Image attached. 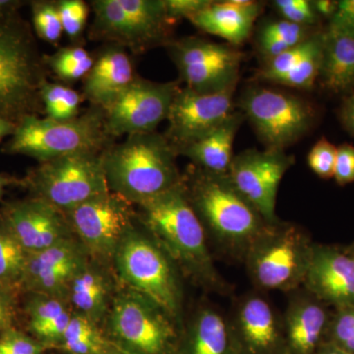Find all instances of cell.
I'll list each match as a JSON object with an SVG mask.
<instances>
[{"instance_id":"obj_5","label":"cell","mask_w":354,"mask_h":354,"mask_svg":"<svg viewBox=\"0 0 354 354\" xmlns=\"http://www.w3.org/2000/svg\"><path fill=\"white\" fill-rule=\"evenodd\" d=\"M102 153H84L39 162L23 180L32 198L64 214L109 192Z\"/></svg>"},{"instance_id":"obj_31","label":"cell","mask_w":354,"mask_h":354,"mask_svg":"<svg viewBox=\"0 0 354 354\" xmlns=\"http://www.w3.org/2000/svg\"><path fill=\"white\" fill-rule=\"evenodd\" d=\"M322 32H316L301 44L266 62L264 66L261 67L259 71L256 73L255 78L258 80L267 81V82L278 83L279 79L283 78L290 70L297 66L298 64L306 57L307 53L313 48L317 41L321 38Z\"/></svg>"},{"instance_id":"obj_24","label":"cell","mask_w":354,"mask_h":354,"mask_svg":"<svg viewBox=\"0 0 354 354\" xmlns=\"http://www.w3.org/2000/svg\"><path fill=\"white\" fill-rule=\"evenodd\" d=\"M242 339L250 354H274L279 335L270 305L261 298H251L239 315Z\"/></svg>"},{"instance_id":"obj_10","label":"cell","mask_w":354,"mask_h":354,"mask_svg":"<svg viewBox=\"0 0 354 354\" xmlns=\"http://www.w3.org/2000/svg\"><path fill=\"white\" fill-rule=\"evenodd\" d=\"M121 278L135 292L148 298L169 315L178 310L179 295L171 266L145 237L128 232L116 249Z\"/></svg>"},{"instance_id":"obj_32","label":"cell","mask_w":354,"mask_h":354,"mask_svg":"<svg viewBox=\"0 0 354 354\" xmlns=\"http://www.w3.org/2000/svg\"><path fill=\"white\" fill-rule=\"evenodd\" d=\"M323 32L321 38L315 46L307 53L306 57L298 64L297 66L290 70L286 75L279 79V85L286 87L304 88L310 90L318 81L322 62Z\"/></svg>"},{"instance_id":"obj_28","label":"cell","mask_w":354,"mask_h":354,"mask_svg":"<svg viewBox=\"0 0 354 354\" xmlns=\"http://www.w3.org/2000/svg\"><path fill=\"white\" fill-rule=\"evenodd\" d=\"M44 62L62 80L71 82L85 78L92 69L95 59L85 48L75 46L62 48L55 55L44 57Z\"/></svg>"},{"instance_id":"obj_36","label":"cell","mask_w":354,"mask_h":354,"mask_svg":"<svg viewBox=\"0 0 354 354\" xmlns=\"http://www.w3.org/2000/svg\"><path fill=\"white\" fill-rule=\"evenodd\" d=\"M330 330L327 344L354 354V306L339 308Z\"/></svg>"},{"instance_id":"obj_20","label":"cell","mask_w":354,"mask_h":354,"mask_svg":"<svg viewBox=\"0 0 354 354\" xmlns=\"http://www.w3.org/2000/svg\"><path fill=\"white\" fill-rule=\"evenodd\" d=\"M262 4L252 0L214 1L189 20L195 27L225 39L230 46H241L250 36L259 17Z\"/></svg>"},{"instance_id":"obj_37","label":"cell","mask_w":354,"mask_h":354,"mask_svg":"<svg viewBox=\"0 0 354 354\" xmlns=\"http://www.w3.org/2000/svg\"><path fill=\"white\" fill-rule=\"evenodd\" d=\"M57 7L64 32L71 39H78L87 22V4L82 0H62L57 2Z\"/></svg>"},{"instance_id":"obj_15","label":"cell","mask_w":354,"mask_h":354,"mask_svg":"<svg viewBox=\"0 0 354 354\" xmlns=\"http://www.w3.org/2000/svg\"><path fill=\"white\" fill-rule=\"evenodd\" d=\"M235 88L236 86L213 94H203L186 87L179 88L169 109V127L164 134L177 155L234 113Z\"/></svg>"},{"instance_id":"obj_16","label":"cell","mask_w":354,"mask_h":354,"mask_svg":"<svg viewBox=\"0 0 354 354\" xmlns=\"http://www.w3.org/2000/svg\"><path fill=\"white\" fill-rule=\"evenodd\" d=\"M2 223L27 254L41 252L67 241L71 230L62 212L32 197L6 205Z\"/></svg>"},{"instance_id":"obj_9","label":"cell","mask_w":354,"mask_h":354,"mask_svg":"<svg viewBox=\"0 0 354 354\" xmlns=\"http://www.w3.org/2000/svg\"><path fill=\"white\" fill-rule=\"evenodd\" d=\"M167 48L186 88L213 94L237 86L244 55L235 46L188 37Z\"/></svg>"},{"instance_id":"obj_45","label":"cell","mask_w":354,"mask_h":354,"mask_svg":"<svg viewBox=\"0 0 354 354\" xmlns=\"http://www.w3.org/2000/svg\"><path fill=\"white\" fill-rule=\"evenodd\" d=\"M330 25L354 31V0H341Z\"/></svg>"},{"instance_id":"obj_30","label":"cell","mask_w":354,"mask_h":354,"mask_svg":"<svg viewBox=\"0 0 354 354\" xmlns=\"http://www.w3.org/2000/svg\"><path fill=\"white\" fill-rule=\"evenodd\" d=\"M27 258L17 241L0 227V286L6 290L19 288Z\"/></svg>"},{"instance_id":"obj_11","label":"cell","mask_w":354,"mask_h":354,"mask_svg":"<svg viewBox=\"0 0 354 354\" xmlns=\"http://www.w3.org/2000/svg\"><path fill=\"white\" fill-rule=\"evenodd\" d=\"M180 86L158 83L137 77L129 87L104 109L106 130L113 139L156 131L167 120Z\"/></svg>"},{"instance_id":"obj_43","label":"cell","mask_w":354,"mask_h":354,"mask_svg":"<svg viewBox=\"0 0 354 354\" xmlns=\"http://www.w3.org/2000/svg\"><path fill=\"white\" fill-rule=\"evenodd\" d=\"M99 335L94 322L79 314V315L71 317L62 342L78 341V339H87V337Z\"/></svg>"},{"instance_id":"obj_23","label":"cell","mask_w":354,"mask_h":354,"mask_svg":"<svg viewBox=\"0 0 354 354\" xmlns=\"http://www.w3.org/2000/svg\"><path fill=\"white\" fill-rule=\"evenodd\" d=\"M244 120L241 111H234L215 129L179 151L178 155L190 158L193 165L206 171L227 174L234 157V139Z\"/></svg>"},{"instance_id":"obj_47","label":"cell","mask_w":354,"mask_h":354,"mask_svg":"<svg viewBox=\"0 0 354 354\" xmlns=\"http://www.w3.org/2000/svg\"><path fill=\"white\" fill-rule=\"evenodd\" d=\"M13 310L10 302L3 293L0 292V335L12 329Z\"/></svg>"},{"instance_id":"obj_35","label":"cell","mask_w":354,"mask_h":354,"mask_svg":"<svg viewBox=\"0 0 354 354\" xmlns=\"http://www.w3.org/2000/svg\"><path fill=\"white\" fill-rule=\"evenodd\" d=\"M314 28L295 24L286 20H270L263 24L258 32L257 41H285L291 46L301 44L315 34Z\"/></svg>"},{"instance_id":"obj_8","label":"cell","mask_w":354,"mask_h":354,"mask_svg":"<svg viewBox=\"0 0 354 354\" xmlns=\"http://www.w3.org/2000/svg\"><path fill=\"white\" fill-rule=\"evenodd\" d=\"M239 106L266 148L285 150L302 138L316 120V111L311 104L274 88H246Z\"/></svg>"},{"instance_id":"obj_12","label":"cell","mask_w":354,"mask_h":354,"mask_svg":"<svg viewBox=\"0 0 354 354\" xmlns=\"http://www.w3.org/2000/svg\"><path fill=\"white\" fill-rule=\"evenodd\" d=\"M295 164V157L283 149H248L232 158L227 174L235 189L253 207L263 220H276L279 183Z\"/></svg>"},{"instance_id":"obj_53","label":"cell","mask_w":354,"mask_h":354,"mask_svg":"<svg viewBox=\"0 0 354 354\" xmlns=\"http://www.w3.org/2000/svg\"><path fill=\"white\" fill-rule=\"evenodd\" d=\"M353 252H354V250H353Z\"/></svg>"},{"instance_id":"obj_14","label":"cell","mask_w":354,"mask_h":354,"mask_svg":"<svg viewBox=\"0 0 354 354\" xmlns=\"http://www.w3.org/2000/svg\"><path fill=\"white\" fill-rule=\"evenodd\" d=\"M64 215L70 228L88 250L97 255L108 256L116 251L129 232L134 211L131 202L109 191Z\"/></svg>"},{"instance_id":"obj_51","label":"cell","mask_w":354,"mask_h":354,"mask_svg":"<svg viewBox=\"0 0 354 354\" xmlns=\"http://www.w3.org/2000/svg\"><path fill=\"white\" fill-rule=\"evenodd\" d=\"M316 354H349L346 351H342V349L335 348L332 344H325L324 346H321L320 348L318 349Z\"/></svg>"},{"instance_id":"obj_33","label":"cell","mask_w":354,"mask_h":354,"mask_svg":"<svg viewBox=\"0 0 354 354\" xmlns=\"http://www.w3.org/2000/svg\"><path fill=\"white\" fill-rule=\"evenodd\" d=\"M27 313L30 330L37 337L51 324L70 314L58 298L39 295L28 304Z\"/></svg>"},{"instance_id":"obj_39","label":"cell","mask_w":354,"mask_h":354,"mask_svg":"<svg viewBox=\"0 0 354 354\" xmlns=\"http://www.w3.org/2000/svg\"><path fill=\"white\" fill-rule=\"evenodd\" d=\"M283 19L305 27L316 28L320 18L313 10L308 0H276L272 2Z\"/></svg>"},{"instance_id":"obj_19","label":"cell","mask_w":354,"mask_h":354,"mask_svg":"<svg viewBox=\"0 0 354 354\" xmlns=\"http://www.w3.org/2000/svg\"><path fill=\"white\" fill-rule=\"evenodd\" d=\"M136 78L131 59L124 48L111 44L95 59L84 78L83 97L92 106L106 109Z\"/></svg>"},{"instance_id":"obj_7","label":"cell","mask_w":354,"mask_h":354,"mask_svg":"<svg viewBox=\"0 0 354 354\" xmlns=\"http://www.w3.org/2000/svg\"><path fill=\"white\" fill-rule=\"evenodd\" d=\"M138 205L146 225L177 260L207 264L204 228L186 195L183 177L174 187Z\"/></svg>"},{"instance_id":"obj_17","label":"cell","mask_w":354,"mask_h":354,"mask_svg":"<svg viewBox=\"0 0 354 354\" xmlns=\"http://www.w3.org/2000/svg\"><path fill=\"white\" fill-rule=\"evenodd\" d=\"M84 266L80 249L67 239L41 252L27 254L19 288L57 298L69 288L72 279Z\"/></svg>"},{"instance_id":"obj_1","label":"cell","mask_w":354,"mask_h":354,"mask_svg":"<svg viewBox=\"0 0 354 354\" xmlns=\"http://www.w3.org/2000/svg\"><path fill=\"white\" fill-rule=\"evenodd\" d=\"M176 150L157 131L127 136L102 153L109 190L128 201L140 203L181 181Z\"/></svg>"},{"instance_id":"obj_52","label":"cell","mask_w":354,"mask_h":354,"mask_svg":"<svg viewBox=\"0 0 354 354\" xmlns=\"http://www.w3.org/2000/svg\"><path fill=\"white\" fill-rule=\"evenodd\" d=\"M14 183H16V179L0 174V199L3 196L4 190H6L7 186Z\"/></svg>"},{"instance_id":"obj_29","label":"cell","mask_w":354,"mask_h":354,"mask_svg":"<svg viewBox=\"0 0 354 354\" xmlns=\"http://www.w3.org/2000/svg\"><path fill=\"white\" fill-rule=\"evenodd\" d=\"M41 100L46 118L50 120H71L80 113L82 97L67 86L46 81L41 87Z\"/></svg>"},{"instance_id":"obj_21","label":"cell","mask_w":354,"mask_h":354,"mask_svg":"<svg viewBox=\"0 0 354 354\" xmlns=\"http://www.w3.org/2000/svg\"><path fill=\"white\" fill-rule=\"evenodd\" d=\"M299 241V235L290 230L256 254L253 270L261 286L277 290L290 283L300 270L304 274L309 252L304 253Z\"/></svg>"},{"instance_id":"obj_3","label":"cell","mask_w":354,"mask_h":354,"mask_svg":"<svg viewBox=\"0 0 354 354\" xmlns=\"http://www.w3.org/2000/svg\"><path fill=\"white\" fill-rule=\"evenodd\" d=\"M48 67L31 34L10 17L0 19V118L16 125L44 109L41 90Z\"/></svg>"},{"instance_id":"obj_46","label":"cell","mask_w":354,"mask_h":354,"mask_svg":"<svg viewBox=\"0 0 354 354\" xmlns=\"http://www.w3.org/2000/svg\"><path fill=\"white\" fill-rule=\"evenodd\" d=\"M337 116L344 129L354 137V91L342 97Z\"/></svg>"},{"instance_id":"obj_34","label":"cell","mask_w":354,"mask_h":354,"mask_svg":"<svg viewBox=\"0 0 354 354\" xmlns=\"http://www.w3.org/2000/svg\"><path fill=\"white\" fill-rule=\"evenodd\" d=\"M32 24L37 35L48 41L55 44L64 32L57 2L35 1L32 3Z\"/></svg>"},{"instance_id":"obj_4","label":"cell","mask_w":354,"mask_h":354,"mask_svg":"<svg viewBox=\"0 0 354 354\" xmlns=\"http://www.w3.org/2000/svg\"><path fill=\"white\" fill-rule=\"evenodd\" d=\"M90 37L142 53L171 43L174 23L164 0H94Z\"/></svg>"},{"instance_id":"obj_41","label":"cell","mask_w":354,"mask_h":354,"mask_svg":"<svg viewBox=\"0 0 354 354\" xmlns=\"http://www.w3.org/2000/svg\"><path fill=\"white\" fill-rule=\"evenodd\" d=\"M334 178L341 186L354 183V146L351 144L337 147Z\"/></svg>"},{"instance_id":"obj_42","label":"cell","mask_w":354,"mask_h":354,"mask_svg":"<svg viewBox=\"0 0 354 354\" xmlns=\"http://www.w3.org/2000/svg\"><path fill=\"white\" fill-rule=\"evenodd\" d=\"M165 11L172 22L189 19L211 3L212 0H164Z\"/></svg>"},{"instance_id":"obj_44","label":"cell","mask_w":354,"mask_h":354,"mask_svg":"<svg viewBox=\"0 0 354 354\" xmlns=\"http://www.w3.org/2000/svg\"><path fill=\"white\" fill-rule=\"evenodd\" d=\"M62 344L67 351L74 354H102L106 348L101 335Z\"/></svg>"},{"instance_id":"obj_48","label":"cell","mask_w":354,"mask_h":354,"mask_svg":"<svg viewBox=\"0 0 354 354\" xmlns=\"http://www.w3.org/2000/svg\"><path fill=\"white\" fill-rule=\"evenodd\" d=\"M312 8L320 19H332L337 10L339 1L335 0H314L311 1Z\"/></svg>"},{"instance_id":"obj_25","label":"cell","mask_w":354,"mask_h":354,"mask_svg":"<svg viewBox=\"0 0 354 354\" xmlns=\"http://www.w3.org/2000/svg\"><path fill=\"white\" fill-rule=\"evenodd\" d=\"M325 309L316 304H304L291 312L288 321V354H316L327 329Z\"/></svg>"},{"instance_id":"obj_38","label":"cell","mask_w":354,"mask_h":354,"mask_svg":"<svg viewBox=\"0 0 354 354\" xmlns=\"http://www.w3.org/2000/svg\"><path fill=\"white\" fill-rule=\"evenodd\" d=\"M337 151V147L325 137H321L312 147L307 157L310 169L321 178H332L334 177Z\"/></svg>"},{"instance_id":"obj_13","label":"cell","mask_w":354,"mask_h":354,"mask_svg":"<svg viewBox=\"0 0 354 354\" xmlns=\"http://www.w3.org/2000/svg\"><path fill=\"white\" fill-rule=\"evenodd\" d=\"M111 330L136 354H169L176 333L165 312L139 293L121 295L114 301Z\"/></svg>"},{"instance_id":"obj_2","label":"cell","mask_w":354,"mask_h":354,"mask_svg":"<svg viewBox=\"0 0 354 354\" xmlns=\"http://www.w3.org/2000/svg\"><path fill=\"white\" fill-rule=\"evenodd\" d=\"M113 141L106 130L104 109L91 106L71 120L23 118L3 151L44 162L76 153H102Z\"/></svg>"},{"instance_id":"obj_6","label":"cell","mask_w":354,"mask_h":354,"mask_svg":"<svg viewBox=\"0 0 354 354\" xmlns=\"http://www.w3.org/2000/svg\"><path fill=\"white\" fill-rule=\"evenodd\" d=\"M186 195L198 218L223 239H246L262 227V216L239 194L227 174H218L190 165Z\"/></svg>"},{"instance_id":"obj_49","label":"cell","mask_w":354,"mask_h":354,"mask_svg":"<svg viewBox=\"0 0 354 354\" xmlns=\"http://www.w3.org/2000/svg\"><path fill=\"white\" fill-rule=\"evenodd\" d=\"M20 6V1L0 0V19L13 16V14L15 13V11L17 10L18 7Z\"/></svg>"},{"instance_id":"obj_18","label":"cell","mask_w":354,"mask_h":354,"mask_svg":"<svg viewBox=\"0 0 354 354\" xmlns=\"http://www.w3.org/2000/svg\"><path fill=\"white\" fill-rule=\"evenodd\" d=\"M304 276L310 290L339 308L354 306V252L332 247L309 251Z\"/></svg>"},{"instance_id":"obj_26","label":"cell","mask_w":354,"mask_h":354,"mask_svg":"<svg viewBox=\"0 0 354 354\" xmlns=\"http://www.w3.org/2000/svg\"><path fill=\"white\" fill-rule=\"evenodd\" d=\"M69 288L72 304L80 311V315L94 322L104 314L108 286L99 272L84 266L72 279Z\"/></svg>"},{"instance_id":"obj_27","label":"cell","mask_w":354,"mask_h":354,"mask_svg":"<svg viewBox=\"0 0 354 354\" xmlns=\"http://www.w3.org/2000/svg\"><path fill=\"white\" fill-rule=\"evenodd\" d=\"M191 354H234L225 324L215 312H203L198 319Z\"/></svg>"},{"instance_id":"obj_40","label":"cell","mask_w":354,"mask_h":354,"mask_svg":"<svg viewBox=\"0 0 354 354\" xmlns=\"http://www.w3.org/2000/svg\"><path fill=\"white\" fill-rule=\"evenodd\" d=\"M0 351L10 354H41L44 348L28 335L10 329L0 335Z\"/></svg>"},{"instance_id":"obj_22","label":"cell","mask_w":354,"mask_h":354,"mask_svg":"<svg viewBox=\"0 0 354 354\" xmlns=\"http://www.w3.org/2000/svg\"><path fill=\"white\" fill-rule=\"evenodd\" d=\"M321 87L333 95L354 91V31L328 25L323 31Z\"/></svg>"},{"instance_id":"obj_50","label":"cell","mask_w":354,"mask_h":354,"mask_svg":"<svg viewBox=\"0 0 354 354\" xmlns=\"http://www.w3.org/2000/svg\"><path fill=\"white\" fill-rule=\"evenodd\" d=\"M16 124L10 120L0 118V141L7 136H11L15 131Z\"/></svg>"}]
</instances>
